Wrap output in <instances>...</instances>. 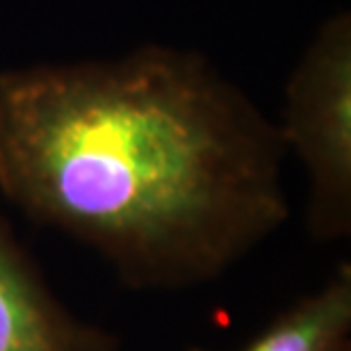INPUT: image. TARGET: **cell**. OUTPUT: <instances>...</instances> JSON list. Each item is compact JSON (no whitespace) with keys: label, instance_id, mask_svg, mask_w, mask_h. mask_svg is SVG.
Returning <instances> with one entry per match:
<instances>
[{"label":"cell","instance_id":"1","mask_svg":"<svg viewBox=\"0 0 351 351\" xmlns=\"http://www.w3.org/2000/svg\"><path fill=\"white\" fill-rule=\"evenodd\" d=\"M285 153L276 121L199 51L0 71V194L135 290L210 283L276 233Z\"/></svg>","mask_w":351,"mask_h":351},{"label":"cell","instance_id":"2","mask_svg":"<svg viewBox=\"0 0 351 351\" xmlns=\"http://www.w3.org/2000/svg\"><path fill=\"white\" fill-rule=\"evenodd\" d=\"M308 176L306 226L317 242L351 233V16L335 12L294 64L276 121Z\"/></svg>","mask_w":351,"mask_h":351},{"label":"cell","instance_id":"3","mask_svg":"<svg viewBox=\"0 0 351 351\" xmlns=\"http://www.w3.org/2000/svg\"><path fill=\"white\" fill-rule=\"evenodd\" d=\"M0 351H119L114 335L80 319L0 213Z\"/></svg>","mask_w":351,"mask_h":351},{"label":"cell","instance_id":"4","mask_svg":"<svg viewBox=\"0 0 351 351\" xmlns=\"http://www.w3.org/2000/svg\"><path fill=\"white\" fill-rule=\"evenodd\" d=\"M351 269L349 265L317 292L301 297L242 351H349ZM199 351V349H194Z\"/></svg>","mask_w":351,"mask_h":351}]
</instances>
